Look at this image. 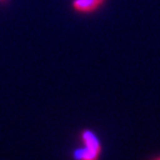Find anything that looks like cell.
Instances as JSON below:
<instances>
[{"label":"cell","instance_id":"3957f363","mask_svg":"<svg viewBox=\"0 0 160 160\" xmlns=\"http://www.w3.org/2000/svg\"><path fill=\"white\" fill-rule=\"evenodd\" d=\"M152 160H160V156H157L156 158H153Z\"/></svg>","mask_w":160,"mask_h":160},{"label":"cell","instance_id":"277c9868","mask_svg":"<svg viewBox=\"0 0 160 160\" xmlns=\"http://www.w3.org/2000/svg\"><path fill=\"white\" fill-rule=\"evenodd\" d=\"M98 1H100V2L102 3V5H103V3H105V2H106V0H98Z\"/></svg>","mask_w":160,"mask_h":160},{"label":"cell","instance_id":"6da1fadb","mask_svg":"<svg viewBox=\"0 0 160 160\" xmlns=\"http://www.w3.org/2000/svg\"><path fill=\"white\" fill-rule=\"evenodd\" d=\"M80 146L72 152L73 160H99L102 145L97 133L91 129H83L79 133Z\"/></svg>","mask_w":160,"mask_h":160},{"label":"cell","instance_id":"7a4b0ae2","mask_svg":"<svg viewBox=\"0 0 160 160\" xmlns=\"http://www.w3.org/2000/svg\"><path fill=\"white\" fill-rule=\"evenodd\" d=\"M101 6L102 3L98 0H72V8L80 13H91Z\"/></svg>","mask_w":160,"mask_h":160}]
</instances>
